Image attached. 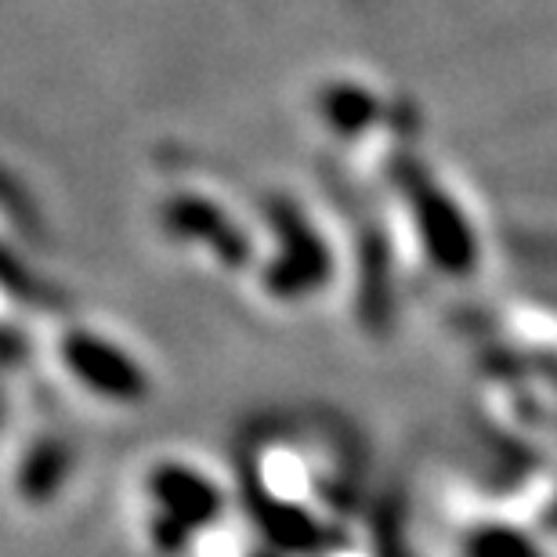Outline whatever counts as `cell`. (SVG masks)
<instances>
[{
	"mask_svg": "<svg viewBox=\"0 0 557 557\" xmlns=\"http://www.w3.org/2000/svg\"><path fill=\"white\" fill-rule=\"evenodd\" d=\"M272 225H275L278 243H283V250H278L269 275H264L269 294L300 297V294H308V289L322 286V278L330 275V258H326V250H322V239L311 232L308 221L300 218V210H294L289 203H275Z\"/></svg>",
	"mask_w": 557,
	"mask_h": 557,
	"instance_id": "cell-3",
	"label": "cell"
},
{
	"mask_svg": "<svg viewBox=\"0 0 557 557\" xmlns=\"http://www.w3.org/2000/svg\"><path fill=\"white\" fill-rule=\"evenodd\" d=\"M145 493L152 499V543L156 550L177 554L199 529L210 525L221 515V488L210 482L203 471L188 463H156L145 482Z\"/></svg>",
	"mask_w": 557,
	"mask_h": 557,
	"instance_id": "cell-1",
	"label": "cell"
},
{
	"mask_svg": "<svg viewBox=\"0 0 557 557\" xmlns=\"http://www.w3.org/2000/svg\"><path fill=\"white\" fill-rule=\"evenodd\" d=\"M62 362L87 392L109 398V403L135 406L149 398V376L113 341L98 337L91 330H73L62 337Z\"/></svg>",
	"mask_w": 557,
	"mask_h": 557,
	"instance_id": "cell-2",
	"label": "cell"
},
{
	"mask_svg": "<svg viewBox=\"0 0 557 557\" xmlns=\"http://www.w3.org/2000/svg\"><path fill=\"white\" fill-rule=\"evenodd\" d=\"M73 471V449L62 438H40L33 442V449L22 456L18 463V496L26 499V507H40L65 485V478Z\"/></svg>",
	"mask_w": 557,
	"mask_h": 557,
	"instance_id": "cell-5",
	"label": "cell"
},
{
	"mask_svg": "<svg viewBox=\"0 0 557 557\" xmlns=\"http://www.w3.org/2000/svg\"><path fill=\"white\" fill-rule=\"evenodd\" d=\"M163 228L174 243H193V247H207L221 264H243L247 261V247L236 225H228L221 207H214L203 196L182 193L163 203Z\"/></svg>",
	"mask_w": 557,
	"mask_h": 557,
	"instance_id": "cell-4",
	"label": "cell"
},
{
	"mask_svg": "<svg viewBox=\"0 0 557 557\" xmlns=\"http://www.w3.org/2000/svg\"><path fill=\"white\" fill-rule=\"evenodd\" d=\"M0 294H8L11 300L29 305V308H59V300H54L51 289L22 269L18 258L4 247V243H0Z\"/></svg>",
	"mask_w": 557,
	"mask_h": 557,
	"instance_id": "cell-6",
	"label": "cell"
},
{
	"mask_svg": "<svg viewBox=\"0 0 557 557\" xmlns=\"http://www.w3.org/2000/svg\"><path fill=\"white\" fill-rule=\"evenodd\" d=\"M322 113H326V120L333 124V131H355L362 124V120L373 116V102L370 95L359 91V87L351 84H341L333 87V91H326V98H322Z\"/></svg>",
	"mask_w": 557,
	"mask_h": 557,
	"instance_id": "cell-7",
	"label": "cell"
}]
</instances>
